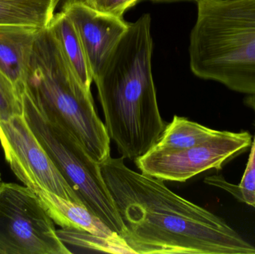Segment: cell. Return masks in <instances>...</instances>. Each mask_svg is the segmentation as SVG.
Instances as JSON below:
<instances>
[{
	"mask_svg": "<svg viewBox=\"0 0 255 254\" xmlns=\"http://www.w3.org/2000/svg\"><path fill=\"white\" fill-rule=\"evenodd\" d=\"M23 115L21 95L11 81L0 70V122Z\"/></svg>",
	"mask_w": 255,
	"mask_h": 254,
	"instance_id": "cell-17",
	"label": "cell"
},
{
	"mask_svg": "<svg viewBox=\"0 0 255 254\" xmlns=\"http://www.w3.org/2000/svg\"><path fill=\"white\" fill-rule=\"evenodd\" d=\"M248 131H221L211 140L181 150L151 149L134 161L142 174L168 181L184 182L211 169L220 171L251 148Z\"/></svg>",
	"mask_w": 255,
	"mask_h": 254,
	"instance_id": "cell-7",
	"label": "cell"
},
{
	"mask_svg": "<svg viewBox=\"0 0 255 254\" xmlns=\"http://www.w3.org/2000/svg\"><path fill=\"white\" fill-rule=\"evenodd\" d=\"M100 169L133 254H255V246L223 219L163 180L133 171L124 158L111 157Z\"/></svg>",
	"mask_w": 255,
	"mask_h": 254,
	"instance_id": "cell-1",
	"label": "cell"
},
{
	"mask_svg": "<svg viewBox=\"0 0 255 254\" xmlns=\"http://www.w3.org/2000/svg\"><path fill=\"white\" fill-rule=\"evenodd\" d=\"M139 0H85L93 8L102 13L123 17L126 10L133 7Z\"/></svg>",
	"mask_w": 255,
	"mask_h": 254,
	"instance_id": "cell-18",
	"label": "cell"
},
{
	"mask_svg": "<svg viewBox=\"0 0 255 254\" xmlns=\"http://www.w3.org/2000/svg\"><path fill=\"white\" fill-rule=\"evenodd\" d=\"M60 0H0V25L49 26Z\"/></svg>",
	"mask_w": 255,
	"mask_h": 254,
	"instance_id": "cell-13",
	"label": "cell"
},
{
	"mask_svg": "<svg viewBox=\"0 0 255 254\" xmlns=\"http://www.w3.org/2000/svg\"><path fill=\"white\" fill-rule=\"evenodd\" d=\"M221 131L204 126L185 117L175 115L166 125L159 140L151 149L155 150H181L214 138Z\"/></svg>",
	"mask_w": 255,
	"mask_h": 254,
	"instance_id": "cell-14",
	"label": "cell"
},
{
	"mask_svg": "<svg viewBox=\"0 0 255 254\" xmlns=\"http://www.w3.org/2000/svg\"><path fill=\"white\" fill-rule=\"evenodd\" d=\"M205 183L224 189L238 201L253 207L255 204V134L247 168L239 184H232L223 175L210 176L205 179Z\"/></svg>",
	"mask_w": 255,
	"mask_h": 254,
	"instance_id": "cell-15",
	"label": "cell"
},
{
	"mask_svg": "<svg viewBox=\"0 0 255 254\" xmlns=\"http://www.w3.org/2000/svg\"><path fill=\"white\" fill-rule=\"evenodd\" d=\"M56 232L60 240L65 245L89 248L106 253L133 254L122 237L117 240H108L96 237L85 231L69 228H61L57 230Z\"/></svg>",
	"mask_w": 255,
	"mask_h": 254,
	"instance_id": "cell-16",
	"label": "cell"
},
{
	"mask_svg": "<svg viewBox=\"0 0 255 254\" xmlns=\"http://www.w3.org/2000/svg\"><path fill=\"white\" fill-rule=\"evenodd\" d=\"M49 28L81 83L91 90L92 72L80 37L70 18L62 11L55 13Z\"/></svg>",
	"mask_w": 255,
	"mask_h": 254,
	"instance_id": "cell-12",
	"label": "cell"
},
{
	"mask_svg": "<svg viewBox=\"0 0 255 254\" xmlns=\"http://www.w3.org/2000/svg\"><path fill=\"white\" fill-rule=\"evenodd\" d=\"M34 192L13 183L0 184V254H69Z\"/></svg>",
	"mask_w": 255,
	"mask_h": 254,
	"instance_id": "cell-6",
	"label": "cell"
},
{
	"mask_svg": "<svg viewBox=\"0 0 255 254\" xmlns=\"http://www.w3.org/2000/svg\"><path fill=\"white\" fill-rule=\"evenodd\" d=\"M24 91L46 119L70 130L97 164L111 158V139L91 90L75 74L49 27L36 37Z\"/></svg>",
	"mask_w": 255,
	"mask_h": 254,
	"instance_id": "cell-4",
	"label": "cell"
},
{
	"mask_svg": "<svg viewBox=\"0 0 255 254\" xmlns=\"http://www.w3.org/2000/svg\"><path fill=\"white\" fill-rule=\"evenodd\" d=\"M190 70L235 92L255 95V0H196Z\"/></svg>",
	"mask_w": 255,
	"mask_h": 254,
	"instance_id": "cell-3",
	"label": "cell"
},
{
	"mask_svg": "<svg viewBox=\"0 0 255 254\" xmlns=\"http://www.w3.org/2000/svg\"><path fill=\"white\" fill-rule=\"evenodd\" d=\"M0 143L10 169L26 187L31 190L40 187L83 205L39 143L23 115L0 122Z\"/></svg>",
	"mask_w": 255,
	"mask_h": 254,
	"instance_id": "cell-8",
	"label": "cell"
},
{
	"mask_svg": "<svg viewBox=\"0 0 255 254\" xmlns=\"http://www.w3.org/2000/svg\"><path fill=\"white\" fill-rule=\"evenodd\" d=\"M21 98L28 126L82 204L123 238L125 227L103 179L100 164L70 130L46 119L25 91Z\"/></svg>",
	"mask_w": 255,
	"mask_h": 254,
	"instance_id": "cell-5",
	"label": "cell"
},
{
	"mask_svg": "<svg viewBox=\"0 0 255 254\" xmlns=\"http://www.w3.org/2000/svg\"><path fill=\"white\" fill-rule=\"evenodd\" d=\"M244 103L247 107H250L255 114L254 125L255 126V95H249L244 100ZM255 209V204L253 206Z\"/></svg>",
	"mask_w": 255,
	"mask_h": 254,
	"instance_id": "cell-19",
	"label": "cell"
},
{
	"mask_svg": "<svg viewBox=\"0 0 255 254\" xmlns=\"http://www.w3.org/2000/svg\"><path fill=\"white\" fill-rule=\"evenodd\" d=\"M40 30L28 25H0V70L20 95L25 89L33 46Z\"/></svg>",
	"mask_w": 255,
	"mask_h": 254,
	"instance_id": "cell-10",
	"label": "cell"
},
{
	"mask_svg": "<svg viewBox=\"0 0 255 254\" xmlns=\"http://www.w3.org/2000/svg\"><path fill=\"white\" fill-rule=\"evenodd\" d=\"M151 16L128 23L109 59L94 79L111 140L124 159L148 152L166 128L151 71Z\"/></svg>",
	"mask_w": 255,
	"mask_h": 254,
	"instance_id": "cell-2",
	"label": "cell"
},
{
	"mask_svg": "<svg viewBox=\"0 0 255 254\" xmlns=\"http://www.w3.org/2000/svg\"><path fill=\"white\" fill-rule=\"evenodd\" d=\"M61 11L79 34L94 79L127 32L128 23L123 17L98 11L85 0H65Z\"/></svg>",
	"mask_w": 255,
	"mask_h": 254,
	"instance_id": "cell-9",
	"label": "cell"
},
{
	"mask_svg": "<svg viewBox=\"0 0 255 254\" xmlns=\"http://www.w3.org/2000/svg\"><path fill=\"white\" fill-rule=\"evenodd\" d=\"M32 191L54 223L61 228L85 231L108 240L121 238V236L112 231L104 222L85 206L69 201L40 187L35 188Z\"/></svg>",
	"mask_w": 255,
	"mask_h": 254,
	"instance_id": "cell-11",
	"label": "cell"
},
{
	"mask_svg": "<svg viewBox=\"0 0 255 254\" xmlns=\"http://www.w3.org/2000/svg\"><path fill=\"white\" fill-rule=\"evenodd\" d=\"M1 183H2V182H1V173H0V184H1Z\"/></svg>",
	"mask_w": 255,
	"mask_h": 254,
	"instance_id": "cell-20",
	"label": "cell"
}]
</instances>
